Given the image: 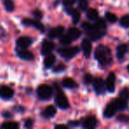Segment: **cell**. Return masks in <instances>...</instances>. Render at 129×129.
Returning <instances> with one entry per match:
<instances>
[{
    "mask_svg": "<svg viewBox=\"0 0 129 129\" xmlns=\"http://www.w3.org/2000/svg\"><path fill=\"white\" fill-rule=\"evenodd\" d=\"M33 41L28 36H21L17 40V46L20 49H27L32 44Z\"/></svg>",
    "mask_w": 129,
    "mask_h": 129,
    "instance_id": "8fae6325",
    "label": "cell"
},
{
    "mask_svg": "<svg viewBox=\"0 0 129 129\" xmlns=\"http://www.w3.org/2000/svg\"><path fill=\"white\" fill-rule=\"evenodd\" d=\"M33 124H34L33 119L27 118V119H26V121H25V127L26 128H31V127H33Z\"/></svg>",
    "mask_w": 129,
    "mask_h": 129,
    "instance_id": "d590c367",
    "label": "cell"
},
{
    "mask_svg": "<svg viewBox=\"0 0 129 129\" xmlns=\"http://www.w3.org/2000/svg\"><path fill=\"white\" fill-rule=\"evenodd\" d=\"M117 110L118 109H117L114 103L113 102L110 103L109 104H107V106H106L105 110H104V117H105V118H111V117H113L115 115Z\"/></svg>",
    "mask_w": 129,
    "mask_h": 129,
    "instance_id": "9a60e30c",
    "label": "cell"
},
{
    "mask_svg": "<svg viewBox=\"0 0 129 129\" xmlns=\"http://www.w3.org/2000/svg\"><path fill=\"white\" fill-rule=\"evenodd\" d=\"M81 48H82V50L84 52L85 57H88L91 54V50H92V44L90 43L89 40L88 39H84L81 43Z\"/></svg>",
    "mask_w": 129,
    "mask_h": 129,
    "instance_id": "e0dca14e",
    "label": "cell"
},
{
    "mask_svg": "<svg viewBox=\"0 0 129 129\" xmlns=\"http://www.w3.org/2000/svg\"><path fill=\"white\" fill-rule=\"evenodd\" d=\"M4 6L7 12H13L14 10L13 0H4Z\"/></svg>",
    "mask_w": 129,
    "mask_h": 129,
    "instance_id": "4316f807",
    "label": "cell"
},
{
    "mask_svg": "<svg viewBox=\"0 0 129 129\" xmlns=\"http://www.w3.org/2000/svg\"><path fill=\"white\" fill-rule=\"evenodd\" d=\"M67 35H68V36L72 38L73 41H74V40L78 39V38L81 36V30H79V29L76 28V27H70V28L68 29Z\"/></svg>",
    "mask_w": 129,
    "mask_h": 129,
    "instance_id": "603a6c76",
    "label": "cell"
},
{
    "mask_svg": "<svg viewBox=\"0 0 129 129\" xmlns=\"http://www.w3.org/2000/svg\"><path fill=\"white\" fill-rule=\"evenodd\" d=\"M13 95H14V92L11 88L7 86L0 87V97L1 98L8 100V99H11Z\"/></svg>",
    "mask_w": 129,
    "mask_h": 129,
    "instance_id": "30bf717a",
    "label": "cell"
},
{
    "mask_svg": "<svg viewBox=\"0 0 129 129\" xmlns=\"http://www.w3.org/2000/svg\"><path fill=\"white\" fill-rule=\"evenodd\" d=\"M56 113H57V109H56L55 106L50 105V106H47V107L43 110V116L46 118H52Z\"/></svg>",
    "mask_w": 129,
    "mask_h": 129,
    "instance_id": "ac0fdd59",
    "label": "cell"
},
{
    "mask_svg": "<svg viewBox=\"0 0 129 129\" xmlns=\"http://www.w3.org/2000/svg\"><path fill=\"white\" fill-rule=\"evenodd\" d=\"M127 70H128V72H129V64H128V67H127Z\"/></svg>",
    "mask_w": 129,
    "mask_h": 129,
    "instance_id": "b9f144b4",
    "label": "cell"
},
{
    "mask_svg": "<svg viewBox=\"0 0 129 129\" xmlns=\"http://www.w3.org/2000/svg\"><path fill=\"white\" fill-rule=\"evenodd\" d=\"M77 0H63V5H64L66 7L67 6H71L74 4H75V2Z\"/></svg>",
    "mask_w": 129,
    "mask_h": 129,
    "instance_id": "e575fe53",
    "label": "cell"
},
{
    "mask_svg": "<svg viewBox=\"0 0 129 129\" xmlns=\"http://www.w3.org/2000/svg\"><path fill=\"white\" fill-rule=\"evenodd\" d=\"M93 86H94V89L96 92V94L98 95H102L105 92V88H106V85L104 82L103 79L101 78H96L93 81Z\"/></svg>",
    "mask_w": 129,
    "mask_h": 129,
    "instance_id": "52a82bcc",
    "label": "cell"
},
{
    "mask_svg": "<svg viewBox=\"0 0 129 129\" xmlns=\"http://www.w3.org/2000/svg\"><path fill=\"white\" fill-rule=\"evenodd\" d=\"M55 60H56V57L53 54L50 53V54L46 55V57L44 58V62H43L44 67H46V68H50L54 64V63H55Z\"/></svg>",
    "mask_w": 129,
    "mask_h": 129,
    "instance_id": "44dd1931",
    "label": "cell"
},
{
    "mask_svg": "<svg viewBox=\"0 0 129 129\" xmlns=\"http://www.w3.org/2000/svg\"><path fill=\"white\" fill-rule=\"evenodd\" d=\"M22 23L24 24L25 26H28V27H36V29L40 30L41 32H44L45 28H44V26L39 22L38 20H32V19H24L22 20Z\"/></svg>",
    "mask_w": 129,
    "mask_h": 129,
    "instance_id": "8992f818",
    "label": "cell"
},
{
    "mask_svg": "<svg viewBox=\"0 0 129 129\" xmlns=\"http://www.w3.org/2000/svg\"><path fill=\"white\" fill-rule=\"evenodd\" d=\"M93 76L91 74H86L84 76V81L86 84H90L91 82H93Z\"/></svg>",
    "mask_w": 129,
    "mask_h": 129,
    "instance_id": "836d02e7",
    "label": "cell"
},
{
    "mask_svg": "<svg viewBox=\"0 0 129 129\" xmlns=\"http://www.w3.org/2000/svg\"><path fill=\"white\" fill-rule=\"evenodd\" d=\"M33 15H34L36 19H41L42 17H43V13H42L40 10L36 9V10H35V11L33 12Z\"/></svg>",
    "mask_w": 129,
    "mask_h": 129,
    "instance_id": "74e56055",
    "label": "cell"
},
{
    "mask_svg": "<svg viewBox=\"0 0 129 129\" xmlns=\"http://www.w3.org/2000/svg\"><path fill=\"white\" fill-rule=\"evenodd\" d=\"M64 27H62V26H57V27H53V28L50 29L48 34V36L50 38H51V39L60 37L63 35V33H64Z\"/></svg>",
    "mask_w": 129,
    "mask_h": 129,
    "instance_id": "5bb4252c",
    "label": "cell"
},
{
    "mask_svg": "<svg viewBox=\"0 0 129 129\" xmlns=\"http://www.w3.org/2000/svg\"><path fill=\"white\" fill-rule=\"evenodd\" d=\"M66 12L68 13L69 15L72 16V19H73V22L74 24L78 23V21L80 20L81 19V13L78 10L76 9H74V8H70V6H67L66 7Z\"/></svg>",
    "mask_w": 129,
    "mask_h": 129,
    "instance_id": "2e32d148",
    "label": "cell"
},
{
    "mask_svg": "<svg viewBox=\"0 0 129 129\" xmlns=\"http://www.w3.org/2000/svg\"><path fill=\"white\" fill-rule=\"evenodd\" d=\"M105 17L110 22H111V23H114V22H116L117 20H118V19H117V16L112 13H106Z\"/></svg>",
    "mask_w": 129,
    "mask_h": 129,
    "instance_id": "f546056e",
    "label": "cell"
},
{
    "mask_svg": "<svg viewBox=\"0 0 129 129\" xmlns=\"http://www.w3.org/2000/svg\"><path fill=\"white\" fill-rule=\"evenodd\" d=\"M3 116H4L5 118H11L12 113H10L9 111H4V112H3Z\"/></svg>",
    "mask_w": 129,
    "mask_h": 129,
    "instance_id": "ab89813d",
    "label": "cell"
},
{
    "mask_svg": "<svg viewBox=\"0 0 129 129\" xmlns=\"http://www.w3.org/2000/svg\"><path fill=\"white\" fill-rule=\"evenodd\" d=\"M37 95L42 100H49L51 98L52 95H53V89L49 85H40L37 88Z\"/></svg>",
    "mask_w": 129,
    "mask_h": 129,
    "instance_id": "277c9868",
    "label": "cell"
},
{
    "mask_svg": "<svg viewBox=\"0 0 129 129\" xmlns=\"http://www.w3.org/2000/svg\"><path fill=\"white\" fill-rule=\"evenodd\" d=\"M118 120L119 121H122V122H127L129 120V117L127 115H124V114H121L118 117Z\"/></svg>",
    "mask_w": 129,
    "mask_h": 129,
    "instance_id": "8d00e7d4",
    "label": "cell"
},
{
    "mask_svg": "<svg viewBox=\"0 0 129 129\" xmlns=\"http://www.w3.org/2000/svg\"><path fill=\"white\" fill-rule=\"evenodd\" d=\"M87 17H88V20H95L96 19H98V12L95 9H88L87 11Z\"/></svg>",
    "mask_w": 129,
    "mask_h": 129,
    "instance_id": "d4e9b609",
    "label": "cell"
},
{
    "mask_svg": "<svg viewBox=\"0 0 129 129\" xmlns=\"http://www.w3.org/2000/svg\"><path fill=\"white\" fill-rule=\"evenodd\" d=\"M95 57L100 64L108 66L111 62V52L108 47L104 45H99L95 51Z\"/></svg>",
    "mask_w": 129,
    "mask_h": 129,
    "instance_id": "6da1fadb",
    "label": "cell"
},
{
    "mask_svg": "<svg viewBox=\"0 0 129 129\" xmlns=\"http://www.w3.org/2000/svg\"><path fill=\"white\" fill-rule=\"evenodd\" d=\"M59 42H60V43L63 45H69V44H71L73 40H72V38L67 34V35H62V36H60Z\"/></svg>",
    "mask_w": 129,
    "mask_h": 129,
    "instance_id": "484cf974",
    "label": "cell"
},
{
    "mask_svg": "<svg viewBox=\"0 0 129 129\" xmlns=\"http://www.w3.org/2000/svg\"><path fill=\"white\" fill-rule=\"evenodd\" d=\"M55 48V44L52 42L49 41V40H44L43 42V44H42V55H48V54H50L51 51L54 50Z\"/></svg>",
    "mask_w": 129,
    "mask_h": 129,
    "instance_id": "ba28073f",
    "label": "cell"
},
{
    "mask_svg": "<svg viewBox=\"0 0 129 129\" xmlns=\"http://www.w3.org/2000/svg\"><path fill=\"white\" fill-rule=\"evenodd\" d=\"M127 51L126 44H119L117 47V57L118 59H122L125 57V53Z\"/></svg>",
    "mask_w": 129,
    "mask_h": 129,
    "instance_id": "7402d4cb",
    "label": "cell"
},
{
    "mask_svg": "<svg viewBox=\"0 0 129 129\" xmlns=\"http://www.w3.org/2000/svg\"><path fill=\"white\" fill-rule=\"evenodd\" d=\"M58 53L61 57L67 59H70L72 57H75L79 53V48L78 47H66V48H60L58 50Z\"/></svg>",
    "mask_w": 129,
    "mask_h": 129,
    "instance_id": "5b68a950",
    "label": "cell"
},
{
    "mask_svg": "<svg viewBox=\"0 0 129 129\" xmlns=\"http://www.w3.org/2000/svg\"><path fill=\"white\" fill-rule=\"evenodd\" d=\"M119 96L123 97L125 99H129V88H124L121 91L119 92Z\"/></svg>",
    "mask_w": 129,
    "mask_h": 129,
    "instance_id": "4dcf8cb0",
    "label": "cell"
},
{
    "mask_svg": "<svg viewBox=\"0 0 129 129\" xmlns=\"http://www.w3.org/2000/svg\"><path fill=\"white\" fill-rule=\"evenodd\" d=\"M115 80H116V77H115V74L113 73H111V74L108 75L107 79H106L105 81V85H106V88L109 92H114L115 90Z\"/></svg>",
    "mask_w": 129,
    "mask_h": 129,
    "instance_id": "4fadbf2b",
    "label": "cell"
},
{
    "mask_svg": "<svg viewBox=\"0 0 129 129\" xmlns=\"http://www.w3.org/2000/svg\"><path fill=\"white\" fill-rule=\"evenodd\" d=\"M19 124L17 122H5L4 124L0 125V127L2 129H17L19 128Z\"/></svg>",
    "mask_w": 129,
    "mask_h": 129,
    "instance_id": "cb8c5ba5",
    "label": "cell"
},
{
    "mask_svg": "<svg viewBox=\"0 0 129 129\" xmlns=\"http://www.w3.org/2000/svg\"><path fill=\"white\" fill-rule=\"evenodd\" d=\"M80 125V122L79 121H69V125H72V126H77V125Z\"/></svg>",
    "mask_w": 129,
    "mask_h": 129,
    "instance_id": "f35d334b",
    "label": "cell"
},
{
    "mask_svg": "<svg viewBox=\"0 0 129 129\" xmlns=\"http://www.w3.org/2000/svg\"><path fill=\"white\" fill-rule=\"evenodd\" d=\"M120 25L124 27H129V15H125L120 19Z\"/></svg>",
    "mask_w": 129,
    "mask_h": 129,
    "instance_id": "83f0119b",
    "label": "cell"
},
{
    "mask_svg": "<svg viewBox=\"0 0 129 129\" xmlns=\"http://www.w3.org/2000/svg\"><path fill=\"white\" fill-rule=\"evenodd\" d=\"M81 124H82V126L84 127V128L92 129V128H95V127L96 126L97 120H96V118H95V117L88 116L82 120V123Z\"/></svg>",
    "mask_w": 129,
    "mask_h": 129,
    "instance_id": "9c48e42d",
    "label": "cell"
},
{
    "mask_svg": "<svg viewBox=\"0 0 129 129\" xmlns=\"http://www.w3.org/2000/svg\"><path fill=\"white\" fill-rule=\"evenodd\" d=\"M81 27L86 30L87 35L88 36V37L91 40H93V41L100 39L105 34V30L98 27L95 24L93 25V24L89 23V22H83Z\"/></svg>",
    "mask_w": 129,
    "mask_h": 129,
    "instance_id": "7a4b0ae2",
    "label": "cell"
},
{
    "mask_svg": "<svg viewBox=\"0 0 129 129\" xmlns=\"http://www.w3.org/2000/svg\"><path fill=\"white\" fill-rule=\"evenodd\" d=\"M88 7V3L87 0H80L79 2V8L82 11H86Z\"/></svg>",
    "mask_w": 129,
    "mask_h": 129,
    "instance_id": "1f68e13d",
    "label": "cell"
},
{
    "mask_svg": "<svg viewBox=\"0 0 129 129\" xmlns=\"http://www.w3.org/2000/svg\"><path fill=\"white\" fill-rule=\"evenodd\" d=\"M55 103L60 109H67L70 106L67 97L66 96V95L64 94V92L60 89V88H57V93H56L55 96Z\"/></svg>",
    "mask_w": 129,
    "mask_h": 129,
    "instance_id": "3957f363",
    "label": "cell"
},
{
    "mask_svg": "<svg viewBox=\"0 0 129 129\" xmlns=\"http://www.w3.org/2000/svg\"><path fill=\"white\" fill-rule=\"evenodd\" d=\"M113 103H114L115 105H116L117 109L120 110V111H122V110H125V108L127 107V100H126V99H125V98H123V97L119 96L118 98L114 99Z\"/></svg>",
    "mask_w": 129,
    "mask_h": 129,
    "instance_id": "d6986e66",
    "label": "cell"
},
{
    "mask_svg": "<svg viewBox=\"0 0 129 129\" xmlns=\"http://www.w3.org/2000/svg\"><path fill=\"white\" fill-rule=\"evenodd\" d=\"M55 127H56V128H58V127H62V128H67V125H63V124H60V125H56Z\"/></svg>",
    "mask_w": 129,
    "mask_h": 129,
    "instance_id": "60d3db41",
    "label": "cell"
},
{
    "mask_svg": "<svg viewBox=\"0 0 129 129\" xmlns=\"http://www.w3.org/2000/svg\"><path fill=\"white\" fill-rule=\"evenodd\" d=\"M62 86L67 88H74L78 86V84L74 79H72V78H66L64 80H63Z\"/></svg>",
    "mask_w": 129,
    "mask_h": 129,
    "instance_id": "ffe728a7",
    "label": "cell"
},
{
    "mask_svg": "<svg viewBox=\"0 0 129 129\" xmlns=\"http://www.w3.org/2000/svg\"><path fill=\"white\" fill-rule=\"evenodd\" d=\"M17 55L20 58L23 59V60H27V61H31L34 59V54L32 52L28 51L26 49H20L17 50Z\"/></svg>",
    "mask_w": 129,
    "mask_h": 129,
    "instance_id": "7c38bea8",
    "label": "cell"
},
{
    "mask_svg": "<svg viewBox=\"0 0 129 129\" xmlns=\"http://www.w3.org/2000/svg\"><path fill=\"white\" fill-rule=\"evenodd\" d=\"M95 24L98 27L104 29V30H105V29H106V23H105V21H104V19H100V18L96 19V20H95Z\"/></svg>",
    "mask_w": 129,
    "mask_h": 129,
    "instance_id": "f1b7e54d",
    "label": "cell"
},
{
    "mask_svg": "<svg viewBox=\"0 0 129 129\" xmlns=\"http://www.w3.org/2000/svg\"><path fill=\"white\" fill-rule=\"evenodd\" d=\"M66 70V66L63 64H59L58 66H56V67L53 69L54 73H59V72H62V71Z\"/></svg>",
    "mask_w": 129,
    "mask_h": 129,
    "instance_id": "d6a6232c",
    "label": "cell"
}]
</instances>
